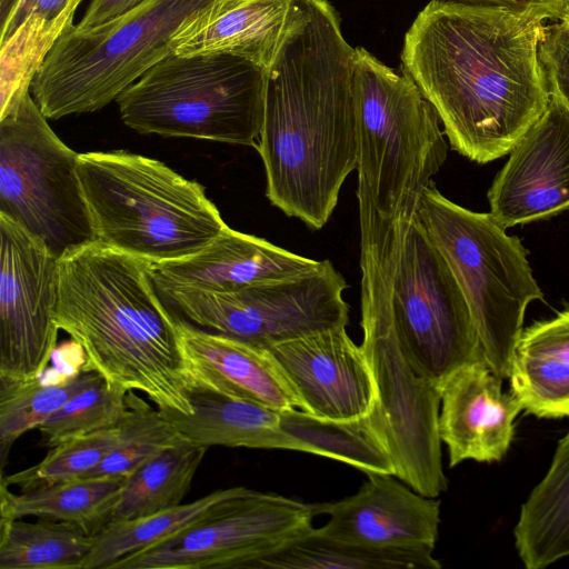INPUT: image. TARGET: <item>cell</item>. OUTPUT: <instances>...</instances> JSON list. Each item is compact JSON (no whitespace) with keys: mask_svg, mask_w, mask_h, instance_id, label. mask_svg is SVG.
<instances>
[{"mask_svg":"<svg viewBox=\"0 0 569 569\" xmlns=\"http://www.w3.org/2000/svg\"><path fill=\"white\" fill-rule=\"evenodd\" d=\"M542 10L431 0L405 36L401 71L436 109L452 149L478 163L510 152L547 108Z\"/></svg>","mask_w":569,"mask_h":569,"instance_id":"1","label":"cell"},{"mask_svg":"<svg viewBox=\"0 0 569 569\" xmlns=\"http://www.w3.org/2000/svg\"><path fill=\"white\" fill-rule=\"evenodd\" d=\"M353 54L327 0H290L267 70L256 148L269 201L312 229L328 222L346 178L357 169Z\"/></svg>","mask_w":569,"mask_h":569,"instance_id":"2","label":"cell"},{"mask_svg":"<svg viewBox=\"0 0 569 569\" xmlns=\"http://www.w3.org/2000/svg\"><path fill=\"white\" fill-rule=\"evenodd\" d=\"M57 325L83 368L143 392L161 410L193 412L178 318L162 303L148 262L99 241L59 258Z\"/></svg>","mask_w":569,"mask_h":569,"instance_id":"3","label":"cell"},{"mask_svg":"<svg viewBox=\"0 0 569 569\" xmlns=\"http://www.w3.org/2000/svg\"><path fill=\"white\" fill-rule=\"evenodd\" d=\"M352 88L360 233L377 237L409 228L447 158L440 118L408 73L361 47L355 48Z\"/></svg>","mask_w":569,"mask_h":569,"instance_id":"4","label":"cell"},{"mask_svg":"<svg viewBox=\"0 0 569 569\" xmlns=\"http://www.w3.org/2000/svg\"><path fill=\"white\" fill-rule=\"evenodd\" d=\"M97 241L148 263L194 254L227 228L203 187L163 162L123 150L80 153Z\"/></svg>","mask_w":569,"mask_h":569,"instance_id":"5","label":"cell"},{"mask_svg":"<svg viewBox=\"0 0 569 569\" xmlns=\"http://www.w3.org/2000/svg\"><path fill=\"white\" fill-rule=\"evenodd\" d=\"M230 0H147L94 29L71 28L52 47L31 92L47 119L102 109L172 52V42Z\"/></svg>","mask_w":569,"mask_h":569,"instance_id":"6","label":"cell"},{"mask_svg":"<svg viewBox=\"0 0 569 569\" xmlns=\"http://www.w3.org/2000/svg\"><path fill=\"white\" fill-rule=\"evenodd\" d=\"M267 69L239 56L171 53L116 99L129 128L257 147Z\"/></svg>","mask_w":569,"mask_h":569,"instance_id":"7","label":"cell"},{"mask_svg":"<svg viewBox=\"0 0 569 569\" xmlns=\"http://www.w3.org/2000/svg\"><path fill=\"white\" fill-rule=\"evenodd\" d=\"M418 219L465 296L488 365L509 378L526 309L543 298L525 247L490 213L452 202L433 181L422 193Z\"/></svg>","mask_w":569,"mask_h":569,"instance_id":"8","label":"cell"},{"mask_svg":"<svg viewBox=\"0 0 569 569\" xmlns=\"http://www.w3.org/2000/svg\"><path fill=\"white\" fill-rule=\"evenodd\" d=\"M78 159L29 92L0 117V214L58 259L97 241Z\"/></svg>","mask_w":569,"mask_h":569,"instance_id":"9","label":"cell"},{"mask_svg":"<svg viewBox=\"0 0 569 569\" xmlns=\"http://www.w3.org/2000/svg\"><path fill=\"white\" fill-rule=\"evenodd\" d=\"M392 319L410 365L440 389L461 367L487 361L465 296L418 218L396 273Z\"/></svg>","mask_w":569,"mask_h":569,"instance_id":"10","label":"cell"},{"mask_svg":"<svg viewBox=\"0 0 569 569\" xmlns=\"http://www.w3.org/2000/svg\"><path fill=\"white\" fill-rule=\"evenodd\" d=\"M348 284L329 260L301 276L232 292L168 290V298L191 322L256 347L276 345L322 330L346 327Z\"/></svg>","mask_w":569,"mask_h":569,"instance_id":"11","label":"cell"},{"mask_svg":"<svg viewBox=\"0 0 569 569\" xmlns=\"http://www.w3.org/2000/svg\"><path fill=\"white\" fill-rule=\"evenodd\" d=\"M315 503L233 487L207 517L112 569H250L312 525Z\"/></svg>","mask_w":569,"mask_h":569,"instance_id":"12","label":"cell"},{"mask_svg":"<svg viewBox=\"0 0 569 569\" xmlns=\"http://www.w3.org/2000/svg\"><path fill=\"white\" fill-rule=\"evenodd\" d=\"M58 260L0 214V379L39 378L56 349Z\"/></svg>","mask_w":569,"mask_h":569,"instance_id":"13","label":"cell"},{"mask_svg":"<svg viewBox=\"0 0 569 569\" xmlns=\"http://www.w3.org/2000/svg\"><path fill=\"white\" fill-rule=\"evenodd\" d=\"M488 199L490 214L505 229L569 208V108L560 96L550 92L542 114L510 150Z\"/></svg>","mask_w":569,"mask_h":569,"instance_id":"14","label":"cell"},{"mask_svg":"<svg viewBox=\"0 0 569 569\" xmlns=\"http://www.w3.org/2000/svg\"><path fill=\"white\" fill-rule=\"evenodd\" d=\"M302 411L333 422L367 418L377 400L375 380L361 346L337 327L270 348Z\"/></svg>","mask_w":569,"mask_h":569,"instance_id":"15","label":"cell"},{"mask_svg":"<svg viewBox=\"0 0 569 569\" xmlns=\"http://www.w3.org/2000/svg\"><path fill=\"white\" fill-rule=\"evenodd\" d=\"M352 496L315 503L329 520L318 530L337 540L372 548L431 549L439 533L440 500L408 488L393 475L366 472Z\"/></svg>","mask_w":569,"mask_h":569,"instance_id":"16","label":"cell"},{"mask_svg":"<svg viewBox=\"0 0 569 569\" xmlns=\"http://www.w3.org/2000/svg\"><path fill=\"white\" fill-rule=\"evenodd\" d=\"M502 380L487 361H477L442 386L438 431L451 468L468 459L493 462L506 456L523 408L511 391H502Z\"/></svg>","mask_w":569,"mask_h":569,"instance_id":"17","label":"cell"},{"mask_svg":"<svg viewBox=\"0 0 569 569\" xmlns=\"http://www.w3.org/2000/svg\"><path fill=\"white\" fill-rule=\"evenodd\" d=\"M320 262L228 227L194 254L148 263V271L161 293L168 290L222 293L301 276L318 268Z\"/></svg>","mask_w":569,"mask_h":569,"instance_id":"18","label":"cell"},{"mask_svg":"<svg viewBox=\"0 0 569 569\" xmlns=\"http://www.w3.org/2000/svg\"><path fill=\"white\" fill-rule=\"evenodd\" d=\"M179 349L190 389L199 388L276 410L302 403L268 349L178 319Z\"/></svg>","mask_w":569,"mask_h":569,"instance_id":"19","label":"cell"},{"mask_svg":"<svg viewBox=\"0 0 569 569\" xmlns=\"http://www.w3.org/2000/svg\"><path fill=\"white\" fill-rule=\"evenodd\" d=\"M193 412L161 410L180 437L202 447L287 449L311 453L310 447L282 426V411L267 406L191 388Z\"/></svg>","mask_w":569,"mask_h":569,"instance_id":"20","label":"cell"},{"mask_svg":"<svg viewBox=\"0 0 569 569\" xmlns=\"http://www.w3.org/2000/svg\"><path fill=\"white\" fill-rule=\"evenodd\" d=\"M290 0H230L172 42L179 56L229 53L268 70L280 46Z\"/></svg>","mask_w":569,"mask_h":569,"instance_id":"21","label":"cell"},{"mask_svg":"<svg viewBox=\"0 0 569 569\" xmlns=\"http://www.w3.org/2000/svg\"><path fill=\"white\" fill-rule=\"evenodd\" d=\"M509 379L511 392L528 413L569 417V307L522 330Z\"/></svg>","mask_w":569,"mask_h":569,"instance_id":"22","label":"cell"},{"mask_svg":"<svg viewBox=\"0 0 569 569\" xmlns=\"http://www.w3.org/2000/svg\"><path fill=\"white\" fill-rule=\"evenodd\" d=\"M74 0H21L0 30V117L31 89L56 42L71 28Z\"/></svg>","mask_w":569,"mask_h":569,"instance_id":"23","label":"cell"},{"mask_svg":"<svg viewBox=\"0 0 569 569\" xmlns=\"http://www.w3.org/2000/svg\"><path fill=\"white\" fill-rule=\"evenodd\" d=\"M515 543L528 569H543L569 556V430L550 468L521 507Z\"/></svg>","mask_w":569,"mask_h":569,"instance_id":"24","label":"cell"},{"mask_svg":"<svg viewBox=\"0 0 569 569\" xmlns=\"http://www.w3.org/2000/svg\"><path fill=\"white\" fill-rule=\"evenodd\" d=\"M127 477L78 478L13 493L0 482V520L24 517L67 521L96 536L108 527Z\"/></svg>","mask_w":569,"mask_h":569,"instance_id":"25","label":"cell"},{"mask_svg":"<svg viewBox=\"0 0 569 569\" xmlns=\"http://www.w3.org/2000/svg\"><path fill=\"white\" fill-rule=\"evenodd\" d=\"M432 552L359 546L328 537L311 526L254 561L250 569H439Z\"/></svg>","mask_w":569,"mask_h":569,"instance_id":"26","label":"cell"},{"mask_svg":"<svg viewBox=\"0 0 569 569\" xmlns=\"http://www.w3.org/2000/svg\"><path fill=\"white\" fill-rule=\"evenodd\" d=\"M207 450L182 439L142 463L127 477L108 526L182 503Z\"/></svg>","mask_w":569,"mask_h":569,"instance_id":"27","label":"cell"},{"mask_svg":"<svg viewBox=\"0 0 569 569\" xmlns=\"http://www.w3.org/2000/svg\"><path fill=\"white\" fill-rule=\"evenodd\" d=\"M37 519L0 520V569H84L93 537L71 522Z\"/></svg>","mask_w":569,"mask_h":569,"instance_id":"28","label":"cell"},{"mask_svg":"<svg viewBox=\"0 0 569 569\" xmlns=\"http://www.w3.org/2000/svg\"><path fill=\"white\" fill-rule=\"evenodd\" d=\"M232 489H219L194 501L106 527L93 536L84 569H112L118 561L171 538L210 515Z\"/></svg>","mask_w":569,"mask_h":569,"instance_id":"29","label":"cell"},{"mask_svg":"<svg viewBox=\"0 0 569 569\" xmlns=\"http://www.w3.org/2000/svg\"><path fill=\"white\" fill-rule=\"evenodd\" d=\"M100 375L81 369L61 381L42 383L0 379V466L1 472L13 443L27 431L39 428L74 395Z\"/></svg>","mask_w":569,"mask_h":569,"instance_id":"30","label":"cell"},{"mask_svg":"<svg viewBox=\"0 0 569 569\" xmlns=\"http://www.w3.org/2000/svg\"><path fill=\"white\" fill-rule=\"evenodd\" d=\"M117 428L113 449L81 478L128 477L142 463L182 440L160 409L153 408L134 390L127 392L126 409Z\"/></svg>","mask_w":569,"mask_h":569,"instance_id":"31","label":"cell"},{"mask_svg":"<svg viewBox=\"0 0 569 569\" xmlns=\"http://www.w3.org/2000/svg\"><path fill=\"white\" fill-rule=\"evenodd\" d=\"M128 391L100 376L38 428L41 443L52 448L72 438L117 427Z\"/></svg>","mask_w":569,"mask_h":569,"instance_id":"32","label":"cell"},{"mask_svg":"<svg viewBox=\"0 0 569 569\" xmlns=\"http://www.w3.org/2000/svg\"><path fill=\"white\" fill-rule=\"evenodd\" d=\"M117 439V427L69 439L52 447L41 461L24 470L12 475L1 472L0 482L27 491L81 478L102 461Z\"/></svg>","mask_w":569,"mask_h":569,"instance_id":"33","label":"cell"},{"mask_svg":"<svg viewBox=\"0 0 569 569\" xmlns=\"http://www.w3.org/2000/svg\"><path fill=\"white\" fill-rule=\"evenodd\" d=\"M540 61L550 92L560 96L569 108V24L557 20L547 24L539 46Z\"/></svg>","mask_w":569,"mask_h":569,"instance_id":"34","label":"cell"},{"mask_svg":"<svg viewBox=\"0 0 569 569\" xmlns=\"http://www.w3.org/2000/svg\"><path fill=\"white\" fill-rule=\"evenodd\" d=\"M147 0H91L81 21L73 26L77 31H88L106 24Z\"/></svg>","mask_w":569,"mask_h":569,"instance_id":"35","label":"cell"},{"mask_svg":"<svg viewBox=\"0 0 569 569\" xmlns=\"http://www.w3.org/2000/svg\"><path fill=\"white\" fill-rule=\"evenodd\" d=\"M467 3L500 6L511 9H536L548 12L555 21L560 20L568 0H450Z\"/></svg>","mask_w":569,"mask_h":569,"instance_id":"36","label":"cell"},{"mask_svg":"<svg viewBox=\"0 0 569 569\" xmlns=\"http://www.w3.org/2000/svg\"><path fill=\"white\" fill-rule=\"evenodd\" d=\"M20 2L21 0H0L1 28H3L11 19Z\"/></svg>","mask_w":569,"mask_h":569,"instance_id":"37","label":"cell"},{"mask_svg":"<svg viewBox=\"0 0 569 569\" xmlns=\"http://www.w3.org/2000/svg\"><path fill=\"white\" fill-rule=\"evenodd\" d=\"M560 20H562V21H565V22H567L569 24V0L567 2V6L565 8V11H563Z\"/></svg>","mask_w":569,"mask_h":569,"instance_id":"38","label":"cell"},{"mask_svg":"<svg viewBox=\"0 0 569 569\" xmlns=\"http://www.w3.org/2000/svg\"><path fill=\"white\" fill-rule=\"evenodd\" d=\"M78 4H80L82 2V0H74Z\"/></svg>","mask_w":569,"mask_h":569,"instance_id":"39","label":"cell"}]
</instances>
